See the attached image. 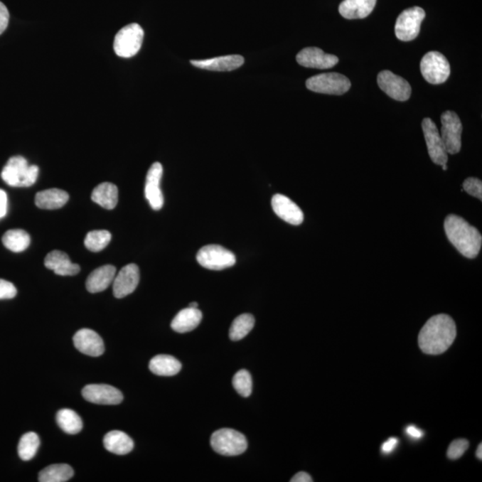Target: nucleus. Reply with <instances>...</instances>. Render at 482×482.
Wrapping results in <instances>:
<instances>
[{"label": "nucleus", "mask_w": 482, "mask_h": 482, "mask_svg": "<svg viewBox=\"0 0 482 482\" xmlns=\"http://www.w3.org/2000/svg\"><path fill=\"white\" fill-rule=\"evenodd\" d=\"M2 242L6 249L11 250L12 252L20 253L30 246L31 237L26 230H10L3 236Z\"/></svg>", "instance_id": "c85d7f7f"}, {"label": "nucleus", "mask_w": 482, "mask_h": 482, "mask_svg": "<svg viewBox=\"0 0 482 482\" xmlns=\"http://www.w3.org/2000/svg\"><path fill=\"white\" fill-rule=\"evenodd\" d=\"M213 449L225 456H240L246 451L247 441L245 436L232 429H220L211 437Z\"/></svg>", "instance_id": "20e7f679"}, {"label": "nucleus", "mask_w": 482, "mask_h": 482, "mask_svg": "<svg viewBox=\"0 0 482 482\" xmlns=\"http://www.w3.org/2000/svg\"><path fill=\"white\" fill-rule=\"evenodd\" d=\"M149 369L156 375L173 376L181 371V364L172 355H159L149 362Z\"/></svg>", "instance_id": "bb28decb"}, {"label": "nucleus", "mask_w": 482, "mask_h": 482, "mask_svg": "<svg viewBox=\"0 0 482 482\" xmlns=\"http://www.w3.org/2000/svg\"><path fill=\"white\" fill-rule=\"evenodd\" d=\"M463 124L459 115L453 111H446L441 115V139L446 152L456 155L462 148Z\"/></svg>", "instance_id": "1a4fd4ad"}, {"label": "nucleus", "mask_w": 482, "mask_h": 482, "mask_svg": "<svg viewBox=\"0 0 482 482\" xmlns=\"http://www.w3.org/2000/svg\"><path fill=\"white\" fill-rule=\"evenodd\" d=\"M188 307H191V309H198V303H196V302L191 303V304H190V306H188Z\"/></svg>", "instance_id": "c03bdc74"}, {"label": "nucleus", "mask_w": 482, "mask_h": 482, "mask_svg": "<svg viewBox=\"0 0 482 482\" xmlns=\"http://www.w3.org/2000/svg\"><path fill=\"white\" fill-rule=\"evenodd\" d=\"M272 207L275 214L289 225H300L304 221L301 209L286 196L274 195L272 198Z\"/></svg>", "instance_id": "f3484780"}, {"label": "nucleus", "mask_w": 482, "mask_h": 482, "mask_svg": "<svg viewBox=\"0 0 482 482\" xmlns=\"http://www.w3.org/2000/svg\"><path fill=\"white\" fill-rule=\"evenodd\" d=\"M139 282V269L137 264H127L121 269L113 282V291L115 298L123 299L132 294Z\"/></svg>", "instance_id": "4468645a"}, {"label": "nucleus", "mask_w": 482, "mask_h": 482, "mask_svg": "<svg viewBox=\"0 0 482 482\" xmlns=\"http://www.w3.org/2000/svg\"><path fill=\"white\" fill-rule=\"evenodd\" d=\"M469 448V441L466 439H460L454 440L448 449V457L451 460H456L464 456Z\"/></svg>", "instance_id": "f704fd0d"}, {"label": "nucleus", "mask_w": 482, "mask_h": 482, "mask_svg": "<svg viewBox=\"0 0 482 482\" xmlns=\"http://www.w3.org/2000/svg\"><path fill=\"white\" fill-rule=\"evenodd\" d=\"M296 62L306 68L330 69L338 64V58L326 53L321 48L311 47L304 48L296 55Z\"/></svg>", "instance_id": "2eb2a0df"}, {"label": "nucleus", "mask_w": 482, "mask_h": 482, "mask_svg": "<svg viewBox=\"0 0 482 482\" xmlns=\"http://www.w3.org/2000/svg\"><path fill=\"white\" fill-rule=\"evenodd\" d=\"M82 396L90 403L97 405H118L124 400L120 390L107 384L87 385L82 390Z\"/></svg>", "instance_id": "ddd939ff"}, {"label": "nucleus", "mask_w": 482, "mask_h": 482, "mask_svg": "<svg viewBox=\"0 0 482 482\" xmlns=\"http://www.w3.org/2000/svg\"><path fill=\"white\" fill-rule=\"evenodd\" d=\"M244 58L240 55H225L205 60H191V64L196 68L216 72H230L244 65Z\"/></svg>", "instance_id": "6ab92c4d"}, {"label": "nucleus", "mask_w": 482, "mask_h": 482, "mask_svg": "<svg viewBox=\"0 0 482 482\" xmlns=\"http://www.w3.org/2000/svg\"><path fill=\"white\" fill-rule=\"evenodd\" d=\"M117 274V268L107 264L94 270L86 282V288L90 293L104 291L109 287Z\"/></svg>", "instance_id": "4be33fe9"}, {"label": "nucleus", "mask_w": 482, "mask_h": 482, "mask_svg": "<svg viewBox=\"0 0 482 482\" xmlns=\"http://www.w3.org/2000/svg\"><path fill=\"white\" fill-rule=\"evenodd\" d=\"M57 422L63 431L70 435L78 434L83 427L82 418L71 409H62L57 414Z\"/></svg>", "instance_id": "c756f323"}, {"label": "nucleus", "mask_w": 482, "mask_h": 482, "mask_svg": "<svg viewBox=\"0 0 482 482\" xmlns=\"http://www.w3.org/2000/svg\"><path fill=\"white\" fill-rule=\"evenodd\" d=\"M197 260L202 267L214 271H221L236 264L235 255L218 245L202 247L197 255Z\"/></svg>", "instance_id": "9d476101"}, {"label": "nucleus", "mask_w": 482, "mask_h": 482, "mask_svg": "<svg viewBox=\"0 0 482 482\" xmlns=\"http://www.w3.org/2000/svg\"><path fill=\"white\" fill-rule=\"evenodd\" d=\"M478 459L481 460L482 459V444L478 445V448L477 449V453H476Z\"/></svg>", "instance_id": "37998d69"}, {"label": "nucleus", "mask_w": 482, "mask_h": 482, "mask_svg": "<svg viewBox=\"0 0 482 482\" xmlns=\"http://www.w3.org/2000/svg\"><path fill=\"white\" fill-rule=\"evenodd\" d=\"M398 443V439L397 438H390L387 440L386 442L383 443L382 446V450L383 453L390 454L393 452V450L396 449V446Z\"/></svg>", "instance_id": "ea45409f"}, {"label": "nucleus", "mask_w": 482, "mask_h": 482, "mask_svg": "<svg viewBox=\"0 0 482 482\" xmlns=\"http://www.w3.org/2000/svg\"><path fill=\"white\" fill-rule=\"evenodd\" d=\"M428 153L435 165H446L449 154L440 136L438 128L431 118H424L422 123Z\"/></svg>", "instance_id": "9b49d317"}, {"label": "nucleus", "mask_w": 482, "mask_h": 482, "mask_svg": "<svg viewBox=\"0 0 482 482\" xmlns=\"http://www.w3.org/2000/svg\"><path fill=\"white\" fill-rule=\"evenodd\" d=\"M75 474L73 468L66 464H52L45 468L38 474L41 482H65L70 480Z\"/></svg>", "instance_id": "cd10ccee"}, {"label": "nucleus", "mask_w": 482, "mask_h": 482, "mask_svg": "<svg viewBox=\"0 0 482 482\" xmlns=\"http://www.w3.org/2000/svg\"><path fill=\"white\" fill-rule=\"evenodd\" d=\"M425 16L424 10L419 6L404 10L397 17L395 26V33L398 40L411 41L417 38Z\"/></svg>", "instance_id": "6e6552de"}, {"label": "nucleus", "mask_w": 482, "mask_h": 482, "mask_svg": "<svg viewBox=\"0 0 482 482\" xmlns=\"http://www.w3.org/2000/svg\"><path fill=\"white\" fill-rule=\"evenodd\" d=\"M463 188L468 194L482 200V183L480 179L474 177L467 178L464 181Z\"/></svg>", "instance_id": "c9c22d12"}, {"label": "nucleus", "mask_w": 482, "mask_h": 482, "mask_svg": "<svg viewBox=\"0 0 482 482\" xmlns=\"http://www.w3.org/2000/svg\"><path fill=\"white\" fill-rule=\"evenodd\" d=\"M38 171L37 166H29L24 157L16 156L9 160L2 170L1 177L9 186L30 187L36 183Z\"/></svg>", "instance_id": "7ed1b4c3"}, {"label": "nucleus", "mask_w": 482, "mask_h": 482, "mask_svg": "<svg viewBox=\"0 0 482 482\" xmlns=\"http://www.w3.org/2000/svg\"><path fill=\"white\" fill-rule=\"evenodd\" d=\"M73 344L82 354L93 356H100L104 354L105 346L102 338L99 334L90 329H82L73 337Z\"/></svg>", "instance_id": "a211bd4d"}, {"label": "nucleus", "mask_w": 482, "mask_h": 482, "mask_svg": "<svg viewBox=\"0 0 482 482\" xmlns=\"http://www.w3.org/2000/svg\"><path fill=\"white\" fill-rule=\"evenodd\" d=\"M40 438L35 432H28L21 438L18 445L20 459L23 461L33 459L40 448Z\"/></svg>", "instance_id": "2f4dec72"}, {"label": "nucleus", "mask_w": 482, "mask_h": 482, "mask_svg": "<svg viewBox=\"0 0 482 482\" xmlns=\"http://www.w3.org/2000/svg\"><path fill=\"white\" fill-rule=\"evenodd\" d=\"M92 199L100 207L111 210L117 207L118 203V188L113 183H100L94 188Z\"/></svg>", "instance_id": "a878e982"}, {"label": "nucleus", "mask_w": 482, "mask_h": 482, "mask_svg": "<svg viewBox=\"0 0 482 482\" xmlns=\"http://www.w3.org/2000/svg\"><path fill=\"white\" fill-rule=\"evenodd\" d=\"M163 166L160 163H154L146 174L145 196L154 210L159 211L164 205V196L160 188V181L163 176Z\"/></svg>", "instance_id": "dca6fc26"}, {"label": "nucleus", "mask_w": 482, "mask_h": 482, "mask_svg": "<svg viewBox=\"0 0 482 482\" xmlns=\"http://www.w3.org/2000/svg\"><path fill=\"white\" fill-rule=\"evenodd\" d=\"M377 82L382 92L391 99L397 101H407L410 99L412 88L409 82L392 72H380Z\"/></svg>", "instance_id": "f8f14e48"}, {"label": "nucleus", "mask_w": 482, "mask_h": 482, "mask_svg": "<svg viewBox=\"0 0 482 482\" xmlns=\"http://www.w3.org/2000/svg\"><path fill=\"white\" fill-rule=\"evenodd\" d=\"M442 166L443 171H446V170H448V166H446V165H443V166Z\"/></svg>", "instance_id": "a18cd8bd"}, {"label": "nucleus", "mask_w": 482, "mask_h": 482, "mask_svg": "<svg viewBox=\"0 0 482 482\" xmlns=\"http://www.w3.org/2000/svg\"><path fill=\"white\" fill-rule=\"evenodd\" d=\"M104 446L107 451L115 455H127L134 448V440L127 433L120 431H112L104 437Z\"/></svg>", "instance_id": "5701e85b"}, {"label": "nucleus", "mask_w": 482, "mask_h": 482, "mask_svg": "<svg viewBox=\"0 0 482 482\" xmlns=\"http://www.w3.org/2000/svg\"><path fill=\"white\" fill-rule=\"evenodd\" d=\"M9 23V12L6 6L0 1V35L6 31Z\"/></svg>", "instance_id": "4c0bfd02"}, {"label": "nucleus", "mask_w": 482, "mask_h": 482, "mask_svg": "<svg viewBox=\"0 0 482 482\" xmlns=\"http://www.w3.org/2000/svg\"><path fill=\"white\" fill-rule=\"evenodd\" d=\"M144 31L138 23H131L122 28L115 35L114 50L118 57L130 58L141 50Z\"/></svg>", "instance_id": "39448f33"}, {"label": "nucleus", "mask_w": 482, "mask_h": 482, "mask_svg": "<svg viewBox=\"0 0 482 482\" xmlns=\"http://www.w3.org/2000/svg\"><path fill=\"white\" fill-rule=\"evenodd\" d=\"M112 239V235L107 230H92L87 234L85 245L92 252H100L107 247Z\"/></svg>", "instance_id": "473e14b6"}, {"label": "nucleus", "mask_w": 482, "mask_h": 482, "mask_svg": "<svg viewBox=\"0 0 482 482\" xmlns=\"http://www.w3.org/2000/svg\"><path fill=\"white\" fill-rule=\"evenodd\" d=\"M444 229L450 242L464 257L473 259L480 253L481 234L466 220L459 215H449L445 220Z\"/></svg>", "instance_id": "f03ea898"}, {"label": "nucleus", "mask_w": 482, "mask_h": 482, "mask_svg": "<svg viewBox=\"0 0 482 482\" xmlns=\"http://www.w3.org/2000/svg\"><path fill=\"white\" fill-rule=\"evenodd\" d=\"M255 318L252 314H243L233 321L230 329V338L233 341H239L245 338L252 331Z\"/></svg>", "instance_id": "7c9ffc66"}, {"label": "nucleus", "mask_w": 482, "mask_h": 482, "mask_svg": "<svg viewBox=\"0 0 482 482\" xmlns=\"http://www.w3.org/2000/svg\"><path fill=\"white\" fill-rule=\"evenodd\" d=\"M8 213V195L3 190H0V219L4 218Z\"/></svg>", "instance_id": "58836bf2"}, {"label": "nucleus", "mask_w": 482, "mask_h": 482, "mask_svg": "<svg viewBox=\"0 0 482 482\" xmlns=\"http://www.w3.org/2000/svg\"><path fill=\"white\" fill-rule=\"evenodd\" d=\"M420 68L422 75L426 82L434 85L444 83L451 73L448 59L444 55L437 51L425 54L422 58Z\"/></svg>", "instance_id": "0eeeda50"}, {"label": "nucleus", "mask_w": 482, "mask_h": 482, "mask_svg": "<svg viewBox=\"0 0 482 482\" xmlns=\"http://www.w3.org/2000/svg\"><path fill=\"white\" fill-rule=\"evenodd\" d=\"M232 384L237 392L244 397H250L252 393V377L247 370H240L233 377Z\"/></svg>", "instance_id": "72a5a7b5"}, {"label": "nucleus", "mask_w": 482, "mask_h": 482, "mask_svg": "<svg viewBox=\"0 0 482 482\" xmlns=\"http://www.w3.org/2000/svg\"><path fill=\"white\" fill-rule=\"evenodd\" d=\"M69 200L68 192L58 188H50L38 192L35 196V204L41 209L53 210L64 207Z\"/></svg>", "instance_id": "b1692460"}, {"label": "nucleus", "mask_w": 482, "mask_h": 482, "mask_svg": "<svg viewBox=\"0 0 482 482\" xmlns=\"http://www.w3.org/2000/svg\"><path fill=\"white\" fill-rule=\"evenodd\" d=\"M456 336L455 321L448 314H437L427 321L419 333L421 350L428 355H440L448 350Z\"/></svg>", "instance_id": "f257e3e1"}, {"label": "nucleus", "mask_w": 482, "mask_h": 482, "mask_svg": "<svg viewBox=\"0 0 482 482\" xmlns=\"http://www.w3.org/2000/svg\"><path fill=\"white\" fill-rule=\"evenodd\" d=\"M407 433L413 439H421L424 433L420 429L414 427V426H408L407 428Z\"/></svg>", "instance_id": "79ce46f5"}, {"label": "nucleus", "mask_w": 482, "mask_h": 482, "mask_svg": "<svg viewBox=\"0 0 482 482\" xmlns=\"http://www.w3.org/2000/svg\"><path fill=\"white\" fill-rule=\"evenodd\" d=\"M306 85L311 92L329 95H343L351 88L350 80L338 73H321L311 77L306 80Z\"/></svg>", "instance_id": "423d86ee"}, {"label": "nucleus", "mask_w": 482, "mask_h": 482, "mask_svg": "<svg viewBox=\"0 0 482 482\" xmlns=\"http://www.w3.org/2000/svg\"><path fill=\"white\" fill-rule=\"evenodd\" d=\"M291 482H312L313 478L305 471H299L291 480Z\"/></svg>", "instance_id": "a19ab883"}, {"label": "nucleus", "mask_w": 482, "mask_h": 482, "mask_svg": "<svg viewBox=\"0 0 482 482\" xmlns=\"http://www.w3.org/2000/svg\"><path fill=\"white\" fill-rule=\"evenodd\" d=\"M377 0H343L338 11L346 19H363L375 9Z\"/></svg>", "instance_id": "412c9836"}, {"label": "nucleus", "mask_w": 482, "mask_h": 482, "mask_svg": "<svg viewBox=\"0 0 482 482\" xmlns=\"http://www.w3.org/2000/svg\"><path fill=\"white\" fill-rule=\"evenodd\" d=\"M202 320V313L198 309L188 307L180 311L171 323V327L176 333H185L193 331L199 326Z\"/></svg>", "instance_id": "393cba45"}, {"label": "nucleus", "mask_w": 482, "mask_h": 482, "mask_svg": "<svg viewBox=\"0 0 482 482\" xmlns=\"http://www.w3.org/2000/svg\"><path fill=\"white\" fill-rule=\"evenodd\" d=\"M45 267L61 276H73L79 274L80 270L78 264H73L68 254L62 251L54 250L47 255L45 258Z\"/></svg>", "instance_id": "aec40b11"}, {"label": "nucleus", "mask_w": 482, "mask_h": 482, "mask_svg": "<svg viewBox=\"0 0 482 482\" xmlns=\"http://www.w3.org/2000/svg\"><path fill=\"white\" fill-rule=\"evenodd\" d=\"M16 294L17 289L15 285L5 279H0V300L14 299Z\"/></svg>", "instance_id": "e433bc0d"}]
</instances>
